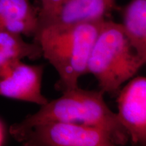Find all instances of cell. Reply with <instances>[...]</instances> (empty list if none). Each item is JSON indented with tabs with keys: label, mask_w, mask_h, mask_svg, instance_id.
<instances>
[{
	"label": "cell",
	"mask_w": 146,
	"mask_h": 146,
	"mask_svg": "<svg viewBox=\"0 0 146 146\" xmlns=\"http://www.w3.org/2000/svg\"><path fill=\"white\" fill-rule=\"evenodd\" d=\"M42 52L38 43H28L21 34L0 30V74L24 58L36 60Z\"/></svg>",
	"instance_id": "cell-9"
},
{
	"label": "cell",
	"mask_w": 146,
	"mask_h": 146,
	"mask_svg": "<svg viewBox=\"0 0 146 146\" xmlns=\"http://www.w3.org/2000/svg\"><path fill=\"white\" fill-rule=\"evenodd\" d=\"M145 62L131 45L121 24L106 19L91 49L87 73L96 77L100 91L113 96Z\"/></svg>",
	"instance_id": "cell-3"
},
{
	"label": "cell",
	"mask_w": 146,
	"mask_h": 146,
	"mask_svg": "<svg viewBox=\"0 0 146 146\" xmlns=\"http://www.w3.org/2000/svg\"><path fill=\"white\" fill-rule=\"evenodd\" d=\"M39 26V12L29 0H0V30L33 36Z\"/></svg>",
	"instance_id": "cell-8"
},
{
	"label": "cell",
	"mask_w": 146,
	"mask_h": 146,
	"mask_svg": "<svg viewBox=\"0 0 146 146\" xmlns=\"http://www.w3.org/2000/svg\"><path fill=\"white\" fill-rule=\"evenodd\" d=\"M105 20L38 28L34 41L58 72L63 91L78 87V79L87 73L91 49Z\"/></svg>",
	"instance_id": "cell-1"
},
{
	"label": "cell",
	"mask_w": 146,
	"mask_h": 146,
	"mask_svg": "<svg viewBox=\"0 0 146 146\" xmlns=\"http://www.w3.org/2000/svg\"><path fill=\"white\" fill-rule=\"evenodd\" d=\"M125 33L143 60L146 61V0H131L124 8Z\"/></svg>",
	"instance_id": "cell-10"
},
{
	"label": "cell",
	"mask_w": 146,
	"mask_h": 146,
	"mask_svg": "<svg viewBox=\"0 0 146 146\" xmlns=\"http://www.w3.org/2000/svg\"><path fill=\"white\" fill-rule=\"evenodd\" d=\"M59 98L41 106L37 112L27 116L21 126L50 121H61L91 126L110 133L119 145L130 139L127 131L117 116L109 108L102 91H89L76 87L64 90Z\"/></svg>",
	"instance_id": "cell-2"
},
{
	"label": "cell",
	"mask_w": 146,
	"mask_h": 146,
	"mask_svg": "<svg viewBox=\"0 0 146 146\" xmlns=\"http://www.w3.org/2000/svg\"><path fill=\"white\" fill-rule=\"evenodd\" d=\"M116 1L64 0L52 14L39 20L38 28L47 25L66 26L103 21L116 8Z\"/></svg>",
	"instance_id": "cell-7"
},
{
	"label": "cell",
	"mask_w": 146,
	"mask_h": 146,
	"mask_svg": "<svg viewBox=\"0 0 146 146\" xmlns=\"http://www.w3.org/2000/svg\"><path fill=\"white\" fill-rule=\"evenodd\" d=\"M10 133L25 146L119 145L110 133L91 126L61 121H50L21 126L15 123Z\"/></svg>",
	"instance_id": "cell-4"
},
{
	"label": "cell",
	"mask_w": 146,
	"mask_h": 146,
	"mask_svg": "<svg viewBox=\"0 0 146 146\" xmlns=\"http://www.w3.org/2000/svg\"><path fill=\"white\" fill-rule=\"evenodd\" d=\"M64 0H41V8L39 12V20L46 17L57 9Z\"/></svg>",
	"instance_id": "cell-11"
},
{
	"label": "cell",
	"mask_w": 146,
	"mask_h": 146,
	"mask_svg": "<svg viewBox=\"0 0 146 146\" xmlns=\"http://www.w3.org/2000/svg\"><path fill=\"white\" fill-rule=\"evenodd\" d=\"M120 123L127 131L131 142L146 143V78H133L118 94Z\"/></svg>",
	"instance_id": "cell-5"
},
{
	"label": "cell",
	"mask_w": 146,
	"mask_h": 146,
	"mask_svg": "<svg viewBox=\"0 0 146 146\" xmlns=\"http://www.w3.org/2000/svg\"><path fill=\"white\" fill-rule=\"evenodd\" d=\"M43 66L19 61L0 74V96L43 106L48 100L41 92Z\"/></svg>",
	"instance_id": "cell-6"
}]
</instances>
